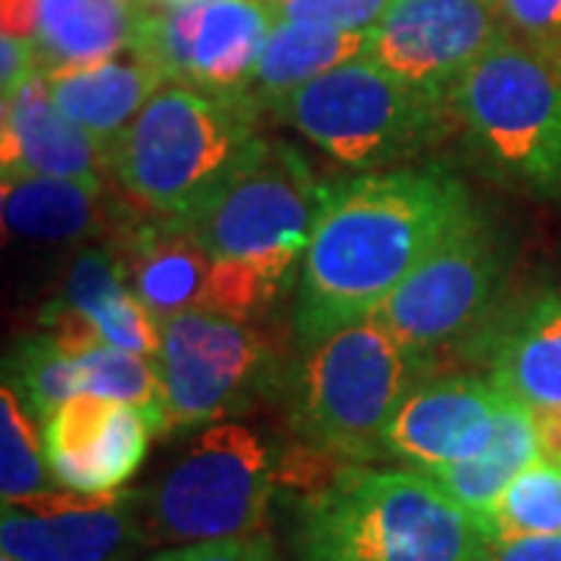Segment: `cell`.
<instances>
[{
    "instance_id": "cell-29",
    "label": "cell",
    "mask_w": 561,
    "mask_h": 561,
    "mask_svg": "<svg viewBox=\"0 0 561 561\" xmlns=\"http://www.w3.org/2000/svg\"><path fill=\"white\" fill-rule=\"evenodd\" d=\"M91 321L98 324L106 346L140 353V356H157L160 350V319L144 306L138 294L125 284L113 297L91 312Z\"/></svg>"
},
{
    "instance_id": "cell-37",
    "label": "cell",
    "mask_w": 561,
    "mask_h": 561,
    "mask_svg": "<svg viewBox=\"0 0 561 561\" xmlns=\"http://www.w3.org/2000/svg\"><path fill=\"white\" fill-rule=\"evenodd\" d=\"M153 3H160V7H179V3H187V0H153Z\"/></svg>"
},
{
    "instance_id": "cell-20",
    "label": "cell",
    "mask_w": 561,
    "mask_h": 561,
    "mask_svg": "<svg viewBox=\"0 0 561 561\" xmlns=\"http://www.w3.org/2000/svg\"><path fill=\"white\" fill-rule=\"evenodd\" d=\"M144 7L140 0H41V72L91 66L131 50Z\"/></svg>"
},
{
    "instance_id": "cell-17",
    "label": "cell",
    "mask_w": 561,
    "mask_h": 561,
    "mask_svg": "<svg viewBox=\"0 0 561 561\" xmlns=\"http://www.w3.org/2000/svg\"><path fill=\"white\" fill-rule=\"evenodd\" d=\"M0 162L3 175L32 172L91 184H106L103 175H110L103 144L62 116L44 72L22 84L16 94L3 98Z\"/></svg>"
},
{
    "instance_id": "cell-31",
    "label": "cell",
    "mask_w": 561,
    "mask_h": 561,
    "mask_svg": "<svg viewBox=\"0 0 561 561\" xmlns=\"http://www.w3.org/2000/svg\"><path fill=\"white\" fill-rule=\"evenodd\" d=\"M505 28L561 62V0H500Z\"/></svg>"
},
{
    "instance_id": "cell-26",
    "label": "cell",
    "mask_w": 561,
    "mask_h": 561,
    "mask_svg": "<svg viewBox=\"0 0 561 561\" xmlns=\"http://www.w3.org/2000/svg\"><path fill=\"white\" fill-rule=\"evenodd\" d=\"M47 468V453H41L38 427L32 412L20 400L16 387L3 381L0 390V493L3 505L35 500L57 490Z\"/></svg>"
},
{
    "instance_id": "cell-5",
    "label": "cell",
    "mask_w": 561,
    "mask_h": 561,
    "mask_svg": "<svg viewBox=\"0 0 561 561\" xmlns=\"http://www.w3.org/2000/svg\"><path fill=\"white\" fill-rule=\"evenodd\" d=\"M474 157L496 179L561 191V62L505 32L449 91Z\"/></svg>"
},
{
    "instance_id": "cell-27",
    "label": "cell",
    "mask_w": 561,
    "mask_h": 561,
    "mask_svg": "<svg viewBox=\"0 0 561 561\" xmlns=\"http://www.w3.org/2000/svg\"><path fill=\"white\" fill-rule=\"evenodd\" d=\"M81 362V387L84 393H98L106 400L128 402L147 412L153 421L157 434H165V419H162V387L157 375V362L116 350V346H98L88 350Z\"/></svg>"
},
{
    "instance_id": "cell-16",
    "label": "cell",
    "mask_w": 561,
    "mask_h": 561,
    "mask_svg": "<svg viewBox=\"0 0 561 561\" xmlns=\"http://www.w3.org/2000/svg\"><path fill=\"white\" fill-rule=\"evenodd\" d=\"M0 209L7 238L44 247L88 238L116 241L131 221L144 216L122 194H106V184L32 172L3 175Z\"/></svg>"
},
{
    "instance_id": "cell-38",
    "label": "cell",
    "mask_w": 561,
    "mask_h": 561,
    "mask_svg": "<svg viewBox=\"0 0 561 561\" xmlns=\"http://www.w3.org/2000/svg\"><path fill=\"white\" fill-rule=\"evenodd\" d=\"M0 561H16V559H10V556H0Z\"/></svg>"
},
{
    "instance_id": "cell-28",
    "label": "cell",
    "mask_w": 561,
    "mask_h": 561,
    "mask_svg": "<svg viewBox=\"0 0 561 561\" xmlns=\"http://www.w3.org/2000/svg\"><path fill=\"white\" fill-rule=\"evenodd\" d=\"M125 284H128L125 268L110 247H84L72 256L66 275H62L60 294L50 302L66 306V309H79L91 319V312Z\"/></svg>"
},
{
    "instance_id": "cell-12",
    "label": "cell",
    "mask_w": 561,
    "mask_h": 561,
    "mask_svg": "<svg viewBox=\"0 0 561 561\" xmlns=\"http://www.w3.org/2000/svg\"><path fill=\"white\" fill-rule=\"evenodd\" d=\"M140 496L50 490L3 505L0 552L16 561H131L147 540Z\"/></svg>"
},
{
    "instance_id": "cell-34",
    "label": "cell",
    "mask_w": 561,
    "mask_h": 561,
    "mask_svg": "<svg viewBox=\"0 0 561 561\" xmlns=\"http://www.w3.org/2000/svg\"><path fill=\"white\" fill-rule=\"evenodd\" d=\"M481 561H561V534L515 537V540L490 537L483 546Z\"/></svg>"
},
{
    "instance_id": "cell-2",
    "label": "cell",
    "mask_w": 561,
    "mask_h": 561,
    "mask_svg": "<svg viewBox=\"0 0 561 561\" xmlns=\"http://www.w3.org/2000/svg\"><path fill=\"white\" fill-rule=\"evenodd\" d=\"M486 540L481 518L421 471L350 461L294 502L300 561H481Z\"/></svg>"
},
{
    "instance_id": "cell-24",
    "label": "cell",
    "mask_w": 561,
    "mask_h": 561,
    "mask_svg": "<svg viewBox=\"0 0 561 561\" xmlns=\"http://www.w3.org/2000/svg\"><path fill=\"white\" fill-rule=\"evenodd\" d=\"M7 371H13V381L20 400L32 412L35 421H47L57 415L62 402L84 393L81 387V362L79 356L60 350L50 334H32L22 337L10 356Z\"/></svg>"
},
{
    "instance_id": "cell-1",
    "label": "cell",
    "mask_w": 561,
    "mask_h": 561,
    "mask_svg": "<svg viewBox=\"0 0 561 561\" xmlns=\"http://www.w3.org/2000/svg\"><path fill=\"white\" fill-rule=\"evenodd\" d=\"M471 206V191L443 162L331 184L297 280V343L309 346L378 312Z\"/></svg>"
},
{
    "instance_id": "cell-4",
    "label": "cell",
    "mask_w": 561,
    "mask_h": 561,
    "mask_svg": "<svg viewBox=\"0 0 561 561\" xmlns=\"http://www.w3.org/2000/svg\"><path fill=\"white\" fill-rule=\"evenodd\" d=\"M427 365L371 312L321 341L300 346L287 375L290 427L302 443L346 461H378L383 431Z\"/></svg>"
},
{
    "instance_id": "cell-9",
    "label": "cell",
    "mask_w": 561,
    "mask_h": 561,
    "mask_svg": "<svg viewBox=\"0 0 561 561\" xmlns=\"http://www.w3.org/2000/svg\"><path fill=\"white\" fill-rule=\"evenodd\" d=\"M505 272V241L474 203L378 306V316L434 375V362L461 359L500 312Z\"/></svg>"
},
{
    "instance_id": "cell-22",
    "label": "cell",
    "mask_w": 561,
    "mask_h": 561,
    "mask_svg": "<svg viewBox=\"0 0 561 561\" xmlns=\"http://www.w3.org/2000/svg\"><path fill=\"white\" fill-rule=\"evenodd\" d=\"M275 20L268 0H203L191 81L225 94L247 91Z\"/></svg>"
},
{
    "instance_id": "cell-10",
    "label": "cell",
    "mask_w": 561,
    "mask_h": 561,
    "mask_svg": "<svg viewBox=\"0 0 561 561\" xmlns=\"http://www.w3.org/2000/svg\"><path fill=\"white\" fill-rule=\"evenodd\" d=\"M157 375L165 434L194 431L247 412L280 387L272 337L256 321L187 309L160 321Z\"/></svg>"
},
{
    "instance_id": "cell-39",
    "label": "cell",
    "mask_w": 561,
    "mask_h": 561,
    "mask_svg": "<svg viewBox=\"0 0 561 561\" xmlns=\"http://www.w3.org/2000/svg\"><path fill=\"white\" fill-rule=\"evenodd\" d=\"M268 3H275V0H268Z\"/></svg>"
},
{
    "instance_id": "cell-14",
    "label": "cell",
    "mask_w": 561,
    "mask_h": 561,
    "mask_svg": "<svg viewBox=\"0 0 561 561\" xmlns=\"http://www.w3.org/2000/svg\"><path fill=\"white\" fill-rule=\"evenodd\" d=\"M157 437L147 412L128 402L79 393L62 402L44 427V453L54 481L62 490L103 496L135 478Z\"/></svg>"
},
{
    "instance_id": "cell-18",
    "label": "cell",
    "mask_w": 561,
    "mask_h": 561,
    "mask_svg": "<svg viewBox=\"0 0 561 561\" xmlns=\"http://www.w3.org/2000/svg\"><path fill=\"white\" fill-rule=\"evenodd\" d=\"M110 250L119 256L128 287L160 321L201 309L213 256L179 225L140 216Z\"/></svg>"
},
{
    "instance_id": "cell-15",
    "label": "cell",
    "mask_w": 561,
    "mask_h": 561,
    "mask_svg": "<svg viewBox=\"0 0 561 561\" xmlns=\"http://www.w3.org/2000/svg\"><path fill=\"white\" fill-rule=\"evenodd\" d=\"M461 359L530 409H561V294L505 300Z\"/></svg>"
},
{
    "instance_id": "cell-21",
    "label": "cell",
    "mask_w": 561,
    "mask_h": 561,
    "mask_svg": "<svg viewBox=\"0 0 561 561\" xmlns=\"http://www.w3.org/2000/svg\"><path fill=\"white\" fill-rule=\"evenodd\" d=\"M368 54L371 32H343L316 22L275 20L247 91L256 98L262 110H275L302 84Z\"/></svg>"
},
{
    "instance_id": "cell-6",
    "label": "cell",
    "mask_w": 561,
    "mask_h": 561,
    "mask_svg": "<svg viewBox=\"0 0 561 561\" xmlns=\"http://www.w3.org/2000/svg\"><path fill=\"white\" fill-rule=\"evenodd\" d=\"M302 138L359 172L412 160L456 128L449 101L390 76L371 57L324 72L275 106Z\"/></svg>"
},
{
    "instance_id": "cell-33",
    "label": "cell",
    "mask_w": 561,
    "mask_h": 561,
    "mask_svg": "<svg viewBox=\"0 0 561 561\" xmlns=\"http://www.w3.org/2000/svg\"><path fill=\"white\" fill-rule=\"evenodd\" d=\"M41 72L38 44L20 35H3L0 38V88L3 98L16 94L22 84L35 79Z\"/></svg>"
},
{
    "instance_id": "cell-11",
    "label": "cell",
    "mask_w": 561,
    "mask_h": 561,
    "mask_svg": "<svg viewBox=\"0 0 561 561\" xmlns=\"http://www.w3.org/2000/svg\"><path fill=\"white\" fill-rule=\"evenodd\" d=\"M500 0H393L371 28V60L431 98L453 84L505 35Z\"/></svg>"
},
{
    "instance_id": "cell-8",
    "label": "cell",
    "mask_w": 561,
    "mask_h": 561,
    "mask_svg": "<svg viewBox=\"0 0 561 561\" xmlns=\"http://www.w3.org/2000/svg\"><path fill=\"white\" fill-rule=\"evenodd\" d=\"M331 184H321L294 144L250 140L206 194L179 221L213 260H260L306 253Z\"/></svg>"
},
{
    "instance_id": "cell-25",
    "label": "cell",
    "mask_w": 561,
    "mask_h": 561,
    "mask_svg": "<svg viewBox=\"0 0 561 561\" xmlns=\"http://www.w3.org/2000/svg\"><path fill=\"white\" fill-rule=\"evenodd\" d=\"M483 527L500 540L561 534V468L542 459L534 461L502 490Z\"/></svg>"
},
{
    "instance_id": "cell-35",
    "label": "cell",
    "mask_w": 561,
    "mask_h": 561,
    "mask_svg": "<svg viewBox=\"0 0 561 561\" xmlns=\"http://www.w3.org/2000/svg\"><path fill=\"white\" fill-rule=\"evenodd\" d=\"M3 7V35L32 38L38 35L41 0H0Z\"/></svg>"
},
{
    "instance_id": "cell-36",
    "label": "cell",
    "mask_w": 561,
    "mask_h": 561,
    "mask_svg": "<svg viewBox=\"0 0 561 561\" xmlns=\"http://www.w3.org/2000/svg\"><path fill=\"white\" fill-rule=\"evenodd\" d=\"M537 427L540 459L561 468V409H530Z\"/></svg>"
},
{
    "instance_id": "cell-23",
    "label": "cell",
    "mask_w": 561,
    "mask_h": 561,
    "mask_svg": "<svg viewBox=\"0 0 561 561\" xmlns=\"http://www.w3.org/2000/svg\"><path fill=\"white\" fill-rule=\"evenodd\" d=\"M534 461H540L534 412L527 402L502 390L496 434L481 456L459 461V465H446V468H431L421 474H427L446 496H453L461 508H468L483 524L493 502L502 496V490Z\"/></svg>"
},
{
    "instance_id": "cell-32",
    "label": "cell",
    "mask_w": 561,
    "mask_h": 561,
    "mask_svg": "<svg viewBox=\"0 0 561 561\" xmlns=\"http://www.w3.org/2000/svg\"><path fill=\"white\" fill-rule=\"evenodd\" d=\"M147 561H278V552L268 534H253V537H234V540L191 542V546L162 549Z\"/></svg>"
},
{
    "instance_id": "cell-3",
    "label": "cell",
    "mask_w": 561,
    "mask_h": 561,
    "mask_svg": "<svg viewBox=\"0 0 561 561\" xmlns=\"http://www.w3.org/2000/svg\"><path fill=\"white\" fill-rule=\"evenodd\" d=\"M260 113L250 91L225 94L194 81H165L106 144L110 179L138 213L179 221L256 138Z\"/></svg>"
},
{
    "instance_id": "cell-13",
    "label": "cell",
    "mask_w": 561,
    "mask_h": 561,
    "mask_svg": "<svg viewBox=\"0 0 561 561\" xmlns=\"http://www.w3.org/2000/svg\"><path fill=\"white\" fill-rule=\"evenodd\" d=\"M502 390L481 375H431L397 405L383 431V453L415 471L481 456L496 434Z\"/></svg>"
},
{
    "instance_id": "cell-19",
    "label": "cell",
    "mask_w": 561,
    "mask_h": 561,
    "mask_svg": "<svg viewBox=\"0 0 561 561\" xmlns=\"http://www.w3.org/2000/svg\"><path fill=\"white\" fill-rule=\"evenodd\" d=\"M44 76L62 116L101 140L103 150L169 81L165 72L144 60L138 50H125V57L119 54L91 66L54 69Z\"/></svg>"
},
{
    "instance_id": "cell-7",
    "label": "cell",
    "mask_w": 561,
    "mask_h": 561,
    "mask_svg": "<svg viewBox=\"0 0 561 561\" xmlns=\"http://www.w3.org/2000/svg\"><path fill=\"white\" fill-rule=\"evenodd\" d=\"M278 490V456L238 421H216L184 443L147 496L140 518L150 542H216L265 534Z\"/></svg>"
},
{
    "instance_id": "cell-30",
    "label": "cell",
    "mask_w": 561,
    "mask_h": 561,
    "mask_svg": "<svg viewBox=\"0 0 561 561\" xmlns=\"http://www.w3.org/2000/svg\"><path fill=\"white\" fill-rule=\"evenodd\" d=\"M393 0H275V16L316 22L343 32H371Z\"/></svg>"
}]
</instances>
